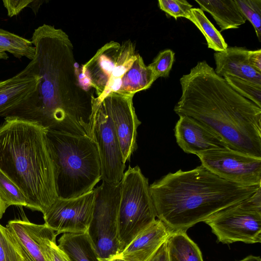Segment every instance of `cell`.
I'll use <instances>...</instances> for the list:
<instances>
[{
	"label": "cell",
	"mask_w": 261,
	"mask_h": 261,
	"mask_svg": "<svg viewBox=\"0 0 261 261\" xmlns=\"http://www.w3.org/2000/svg\"><path fill=\"white\" fill-rule=\"evenodd\" d=\"M31 41L35 53L29 64L38 84L31 101L12 117L48 130L92 139L96 96L80 81L68 35L43 24L34 30Z\"/></svg>",
	"instance_id": "1"
},
{
	"label": "cell",
	"mask_w": 261,
	"mask_h": 261,
	"mask_svg": "<svg viewBox=\"0 0 261 261\" xmlns=\"http://www.w3.org/2000/svg\"><path fill=\"white\" fill-rule=\"evenodd\" d=\"M179 81L176 114L201 122L230 149L261 158V108L237 92L205 61Z\"/></svg>",
	"instance_id": "2"
},
{
	"label": "cell",
	"mask_w": 261,
	"mask_h": 261,
	"mask_svg": "<svg viewBox=\"0 0 261 261\" xmlns=\"http://www.w3.org/2000/svg\"><path fill=\"white\" fill-rule=\"evenodd\" d=\"M260 188L229 182L202 165L188 171L169 173L149 186L156 217L172 231H187Z\"/></svg>",
	"instance_id": "3"
},
{
	"label": "cell",
	"mask_w": 261,
	"mask_h": 261,
	"mask_svg": "<svg viewBox=\"0 0 261 261\" xmlns=\"http://www.w3.org/2000/svg\"><path fill=\"white\" fill-rule=\"evenodd\" d=\"M46 133L17 117H6L0 125V170L24 195L28 208L43 215L58 198Z\"/></svg>",
	"instance_id": "4"
},
{
	"label": "cell",
	"mask_w": 261,
	"mask_h": 261,
	"mask_svg": "<svg viewBox=\"0 0 261 261\" xmlns=\"http://www.w3.org/2000/svg\"><path fill=\"white\" fill-rule=\"evenodd\" d=\"M58 198L71 199L94 189L101 180L100 159L90 137L46 130Z\"/></svg>",
	"instance_id": "5"
},
{
	"label": "cell",
	"mask_w": 261,
	"mask_h": 261,
	"mask_svg": "<svg viewBox=\"0 0 261 261\" xmlns=\"http://www.w3.org/2000/svg\"><path fill=\"white\" fill-rule=\"evenodd\" d=\"M156 217L148 179L143 174L138 166H129L120 181L118 254L140 232L153 222Z\"/></svg>",
	"instance_id": "6"
},
{
	"label": "cell",
	"mask_w": 261,
	"mask_h": 261,
	"mask_svg": "<svg viewBox=\"0 0 261 261\" xmlns=\"http://www.w3.org/2000/svg\"><path fill=\"white\" fill-rule=\"evenodd\" d=\"M138 55L131 40L121 44L111 41L82 66L78 75L95 90L98 101H101L113 92L121 94L126 73Z\"/></svg>",
	"instance_id": "7"
},
{
	"label": "cell",
	"mask_w": 261,
	"mask_h": 261,
	"mask_svg": "<svg viewBox=\"0 0 261 261\" xmlns=\"http://www.w3.org/2000/svg\"><path fill=\"white\" fill-rule=\"evenodd\" d=\"M204 222L218 242L260 243L261 188L249 197L217 212Z\"/></svg>",
	"instance_id": "8"
},
{
	"label": "cell",
	"mask_w": 261,
	"mask_h": 261,
	"mask_svg": "<svg viewBox=\"0 0 261 261\" xmlns=\"http://www.w3.org/2000/svg\"><path fill=\"white\" fill-rule=\"evenodd\" d=\"M95 197L91 220L87 232L99 259L118 254V216L120 199V182L102 181L94 188Z\"/></svg>",
	"instance_id": "9"
},
{
	"label": "cell",
	"mask_w": 261,
	"mask_h": 261,
	"mask_svg": "<svg viewBox=\"0 0 261 261\" xmlns=\"http://www.w3.org/2000/svg\"><path fill=\"white\" fill-rule=\"evenodd\" d=\"M201 165L229 182L245 186H261V158L229 148L196 155Z\"/></svg>",
	"instance_id": "10"
},
{
	"label": "cell",
	"mask_w": 261,
	"mask_h": 261,
	"mask_svg": "<svg viewBox=\"0 0 261 261\" xmlns=\"http://www.w3.org/2000/svg\"><path fill=\"white\" fill-rule=\"evenodd\" d=\"M92 139L97 146L101 167V180L109 184L120 182L125 168L112 120L96 97L93 115Z\"/></svg>",
	"instance_id": "11"
},
{
	"label": "cell",
	"mask_w": 261,
	"mask_h": 261,
	"mask_svg": "<svg viewBox=\"0 0 261 261\" xmlns=\"http://www.w3.org/2000/svg\"><path fill=\"white\" fill-rule=\"evenodd\" d=\"M95 190L71 199H58L43 215L44 224L62 233L87 232L93 211Z\"/></svg>",
	"instance_id": "12"
},
{
	"label": "cell",
	"mask_w": 261,
	"mask_h": 261,
	"mask_svg": "<svg viewBox=\"0 0 261 261\" xmlns=\"http://www.w3.org/2000/svg\"><path fill=\"white\" fill-rule=\"evenodd\" d=\"M133 97L113 92L101 101L113 123L125 163L137 149V128L141 124Z\"/></svg>",
	"instance_id": "13"
},
{
	"label": "cell",
	"mask_w": 261,
	"mask_h": 261,
	"mask_svg": "<svg viewBox=\"0 0 261 261\" xmlns=\"http://www.w3.org/2000/svg\"><path fill=\"white\" fill-rule=\"evenodd\" d=\"M18 248L23 261H50L45 245L56 232L45 224L31 222L27 218L14 219L6 225Z\"/></svg>",
	"instance_id": "14"
},
{
	"label": "cell",
	"mask_w": 261,
	"mask_h": 261,
	"mask_svg": "<svg viewBox=\"0 0 261 261\" xmlns=\"http://www.w3.org/2000/svg\"><path fill=\"white\" fill-rule=\"evenodd\" d=\"M38 77L29 64L12 77L0 81V117H8L33 98Z\"/></svg>",
	"instance_id": "15"
},
{
	"label": "cell",
	"mask_w": 261,
	"mask_h": 261,
	"mask_svg": "<svg viewBox=\"0 0 261 261\" xmlns=\"http://www.w3.org/2000/svg\"><path fill=\"white\" fill-rule=\"evenodd\" d=\"M179 116L174 128V136L177 144L186 153L197 155L228 148L219 136L201 122L187 116Z\"/></svg>",
	"instance_id": "16"
},
{
	"label": "cell",
	"mask_w": 261,
	"mask_h": 261,
	"mask_svg": "<svg viewBox=\"0 0 261 261\" xmlns=\"http://www.w3.org/2000/svg\"><path fill=\"white\" fill-rule=\"evenodd\" d=\"M171 232L161 220L156 219L140 232L121 252L114 256L127 261H149Z\"/></svg>",
	"instance_id": "17"
},
{
	"label": "cell",
	"mask_w": 261,
	"mask_h": 261,
	"mask_svg": "<svg viewBox=\"0 0 261 261\" xmlns=\"http://www.w3.org/2000/svg\"><path fill=\"white\" fill-rule=\"evenodd\" d=\"M249 50L242 47H228L224 51H216L214 57L216 73L220 76L230 75L261 85V73L249 64Z\"/></svg>",
	"instance_id": "18"
},
{
	"label": "cell",
	"mask_w": 261,
	"mask_h": 261,
	"mask_svg": "<svg viewBox=\"0 0 261 261\" xmlns=\"http://www.w3.org/2000/svg\"><path fill=\"white\" fill-rule=\"evenodd\" d=\"M203 11L209 13L221 29V31L238 29L246 19L235 0H195Z\"/></svg>",
	"instance_id": "19"
},
{
	"label": "cell",
	"mask_w": 261,
	"mask_h": 261,
	"mask_svg": "<svg viewBox=\"0 0 261 261\" xmlns=\"http://www.w3.org/2000/svg\"><path fill=\"white\" fill-rule=\"evenodd\" d=\"M58 246L71 261H99L95 247L87 232L64 233Z\"/></svg>",
	"instance_id": "20"
},
{
	"label": "cell",
	"mask_w": 261,
	"mask_h": 261,
	"mask_svg": "<svg viewBox=\"0 0 261 261\" xmlns=\"http://www.w3.org/2000/svg\"><path fill=\"white\" fill-rule=\"evenodd\" d=\"M166 243L170 261H203L199 248L186 231H172Z\"/></svg>",
	"instance_id": "21"
},
{
	"label": "cell",
	"mask_w": 261,
	"mask_h": 261,
	"mask_svg": "<svg viewBox=\"0 0 261 261\" xmlns=\"http://www.w3.org/2000/svg\"><path fill=\"white\" fill-rule=\"evenodd\" d=\"M7 52L18 59L26 57L32 60L35 48L31 40L0 29V60L8 59Z\"/></svg>",
	"instance_id": "22"
},
{
	"label": "cell",
	"mask_w": 261,
	"mask_h": 261,
	"mask_svg": "<svg viewBox=\"0 0 261 261\" xmlns=\"http://www.w3.org/2000/svg\"><path fill=\"white\" fill-rule=\"evenodd\" d=\"M188 19L202 33L209 48L216 51H222L228 47L221 33L211 22L201 9L192 8Z\"/></svg>",
	"instance_id": "23"
},
{
	"label": "cell",
	"mask_w": 261,
	"mask_h": 261,
	"mask_svg": "<svg viewBox=\"0 0 261 261\" xmlns=\"http://www.w3.org/2000/svg\"><path fill=\"white\" fill-rule=\"evenodd\" d=\"M0 198L8 207L17 205L28 207L27 199L19 188L0 170Z\"/></svg>",
	"instance_id": "24"
},
{
	"label": "cell",
	"mask_w": 261,
	"mask_h": 261,
	"mask_svg": "<svg viewBox=\"0 0 261 261\" xmlns=\"http://www.w3.org/2000/svg\"><path fill=\"white\" fill-rule=\"evenodd\" d=\"M223 78L237 92L261 108V85L230 75Z\"/></svg>",
	"instance_id": "25"
},
{
	"label": "cell",
	"mask_w": 261,
	"mask_h": 261,
	"mask_svg": "<svg viewBox=\"0 0 261 261\" xmlns=\"http://www.w3.org/2000/svg\"><path fill=\"white\" fill-rule=\"evenodd\" d=\"M246 20L253 25L259 41H261V0H235Z\"/></svg>",
	"instance_id": "26"
},
{
	"label": "cell",
	"mask_w": 261,
	"mask_h": 261,
	"mask_svg": "<svg viewBox=\"0 0 261 261\" xmlns=\"http://www.w3.org/2000/svg\"><path fill=\"white\" fill-rule=\"evenodd\" d=\"M0 261H23L20 251L7 227L0 224Z\"/></svg>",
	"instance_id": "27"
},
{
	"label": "cell",
	"mask_w": 261,
	"mask_h": 261,
	"mask_svg": "<svg viewBox=\"0 0 261 261\" xmlns=\"http://www.w3.org/2000/svg\"><path fill=\"white\" fill-rule=\"evenodd\" d=\"M175 53L171 49H165L160 51L148 65L154 72L156 79L169 76L174 61Z\"/></svg>",
	"instance_id": "28"
},
{
	"label": "cell",
	"mask_w": 261,
	"mask_h": 261,
	"mask_svg": "<svg viewBox=\"0 0 261 261\" xmlns=\"http://www.w3.org/2000/svg\"><path fill=\"white\" fill-rule=\"evenodd\" d=\"M158 3L161 10L175 19L178 17L188 19L193 8L185 0H159Z\"/></svg>",
	"instance_id": "29"
},
{
	"label": "cell",
	"mask_w": 261,
	"mask_h": 261,
	"mask_svg": "<svg viewBox=\"0 0 261 261\" xmlns=\"http://www.w3.org/2000/svg\"><path fill=\"white\" fill-rule=\"evenodd\" d=\"M55 233L46 241L45 248L50 261H71L67 254L57 245Z\"/></svg>",
	"instance_id": "30"
},
{
	"label": "cell",
	"mask_w": 261,
	"mask_h": 261,
	"mask_svg": "<svg viewBox=\"0 0 261 261\" xmlns=\"http://www.w3.org/2000/svg\"><path fill=\"white\" fill-rule=\"evenodd\" d=\"M33 1L4 0L3 5L7 10L8 15L12 17L17 15L25 7H29Z\"/></svg>",
	"instance_id": "31"
},
{
	"label": "cell",
	"mask_w": 261,
	"mask_h": 261,
	"mask_svg": "<svg viewBox=\"0 0 261 261\" xmlns=\"http://www.w3.org/2000/svg\"><path fill=\"white\" fill-rule=\"evenodd\" d=\"M249 65L256 71L261 73V49L249 50L248 53Z\"/></svg>",
	"instance_id": "32"
},
{
	"label": "cell",
	"mask_w": 261,
	"mask_h": 261,
	"mask_svg": "<svg viewBox=\"0 0 261 261\" xmlns=\"http://www.w3.org/2000/svg\"><path fill=\"white\" fill-rule=\"evenodd\" d=\"M149 261H170L166 242Z\"/></svg>",
	"instance_id": "33"
},
{
	"label": "cell",
	"mask_w": 261,
	"mask_h": 261,
	"mask_svg": "<svg viewBox=\"0 0 261 261\" xmlns=\"http://www.w3.org/2000/svg\"><path fill=\"white\" fill-rule=\"evenodd\" d=\"M44 1H33L30 4L29 7H30L36 14L40 7Z\"/></svg>",
	"instance_id": "34"
},
{
	"label": "cell",
	"mask_w": 261,
	"mask_h": 261,
	"mask_svg": "<svg viewBox=\"0 0 261 261\" xmlns=\"http://www.w3.org/2000/svg\"><path fill=\"white\" fill-rule=\"evenodd\" d=\"M239 261H261V259L259 256L249 255Z\"/></svg>",
	"instance_id": "35"
},
{
	"label": "cell",
	"mask_w": 261,
	"mask_h": 261,
	"mask_svg": "<svg viewBox=\"0 0 261 261\" xmlns=\"http://www.w3.org/2000/svg\"><path fill=\"white\" fill-rule=\"evenodd\" d=\"M7 208L8 207L0 198V219L2 218Z\"/></svg>",
	"instance_id": "36"
},
{
	"label": "cell",
	"mask_w": 261,
	"mask_h": 261,
	"mask_svg": "<svg viewBox=\"0 0 261 261\" xmlns=\"http://www.w3.org/2000/svg\"><path fill=\"white\" fill-rule=\"evenodd\" d=\"M99 261H127L116 256H112L108 258L99 259Z\"/></svg>",
	"instance_id": "37"
}]
</instances>
